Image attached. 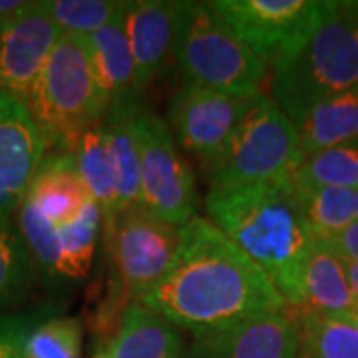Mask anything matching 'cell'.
<instances>
[{
    "instance_id": "cell-1",
    "label": "cell",
    "mask_w": 358,
    "mask_h": 358,
    "mask_svg": "<svg viewBox=\"0 0 358 358\" xmlns=\"http://www.w3.org/2000/svg\"><path fill=\"white\" fill-rule=\"evenodd\" d=\"M141 305L193 336L289 308L267 275L199 215L181 227L178 255Z\"/></svg>"
},
{
    "instance_id": "cell-2",
    "label": "cell",
    "mask_w": 358,
    "mask_h": 358,
    "mask_svg": "<svg viewBox=\"0 0 358 358\" xmlns=\"http://www.w3.org/2000/svg\"><path fill=\"white\" fill-rule=\"evenodd\" d=\"M209 221L227 235L279 291L289 308L305 307V267L315 247L294 183H253L209 189Z\"/></svg>"
},
{
    "instance_id": "cell-3",
    "label": "cell",
    "mask_w": 358,
    "mask_h": 358,
    "mask_svg": "<svg viewBox=\"0 0 358 358\" xmlns=\"http://www.w3.org/2000/svg\"><path fill=\"white\" fill-rule=\"evenodd\" d=\"M268 96L294 126L320 102L358 86V2H338L305 44L271 68Z\"/></svg>"
},
{
    "instance_id": "cell-4",
    "label": "cell",
    "mask_w": 358,
    "mask_h": 358,
    "mask_svg": "<svg viewBox=\"0 0 358 358\" xmlns=\"http://www.w3.org/2000/svg\"><path fill=\"white\" fill-rule=\"evenodd\" d=\"M26 110L48 143V154L72 155L82 136L102 122L108 102L94 74L86 38L60 36Z\"/></svg>"
},
{
    "instance_id": "cell-5",
    "label": "cell",
    "mask_w": 358,
    "mask_h": 358,
    "mask_svg": "<svg viewBox=\"0 0 358 358\" xmlns=\"http://www.w3.org/2000/svg\"><path fill=\"white\" fill-rule=\"evenodd\" d=\"M183 84L255 98L268 78V64L219 16L211 2H181L173 44Z\"/></svg>"
},
{
    "instance_id": "cell-6",
    "label": "cell",
    "mask_w": 358,
    "mask_h": 358,
    "mask_svg": "<svg viewBox=\"0 0 358 358\" xmlns=\"http://www.w3.org/2000/svg\"><path fill=\"white\" fill-rule=\"evenodd\" d=\"M303 159L294 124L268 94L261 92L217 159L207 167V183L209 189L294 183Z\"/></svg>"
},
{
    "instance_id": "cell-7",
    "label": "cell",
    "mask_w": 358,
    "mask_h": 358,
    "mask_svg": "<svg viewBox=\"0 0 358 358\" xmlns=\"http://www.w3.org/2000/svg\"><path fill=\"white\" fill-rule=\"evenodd\" d=\"M181 241V227L150 215L141 207L117 219L114 237L108 243L112 259L110 296L100 310V320L122 317L126 307L141 303L143 296L166 277Z\"/></svg>"
},
{
    "instance_id": "cell-8",
    "label": "cell",
    "mask_w": 358,
    "mask_h": 358,
    "mask_svg": "<svg viewBox=\"0 0 358 358\" xmlns=\"http://www.w3.org/2000/svg\"><path fill=\"white\" fill-rule=\"evenodd\" d=\"M211 4L268 70L293 56L336 8V0H215Z\"/></svg>"
},
{
    "instance_id": "cell-9",
    "label": "cell",
    "mask_w": 358,
    "mask_h": 358,
    "mask_svg": "<svg viewBox=\"0 0 358 358\" xmlns=\"http://www.w3.org/2000/svg\"><path fill=\"white\" fill-rule=\"evenodd\" d=\"M138 138L140 207L169 225L183 227L197 211L193 169L179 154L171 129L159 115L141 110Z\"/></svg>"
},
{
    "instance_id": "cell-10",
    "label": "cell",
    "mask_w": 358,
    "mask_h": 358,
    "mask_svg": "<svg viewBox=\"0 0 358 358\" xmlns=\"http://www.w3.org/2000/svg\"><path fill=\"white\" fill-rule=\"evenodd\" d=\"M255 98H239L217 90L183 84L171 96L167 126L176 143L207 169L217 159Z\"/></svg>"
},
{
    "instance_id": "cell-11",
    "label": "cell",
    "mask_w": 358,
    "mask_h": 358,
    "mask_svg": "<svg viewBox=\"0 0 358 358\" xmlns=\"http://www.w3.org/2000/svg\"><path fill=\"white\" fill-rule=\"evenodd\" d=\"M46 155L48 143L24 103L0 90V227L13 223Z\"/></svg>"
},
{
    "instance_id": "cell-12",
    "label": "cell",
    "mask_w": 358,
    "mask_h": 358,
    "mask_svg": "<svg viewBox=\"0 0 358 358\" xmlns=\"http://www.w3.org/2000/svg\"><path fill=\"white\" fill-rule=\"evenodd\" d=\"M60 36L44 0L28 2L24 13L0 28V90L26 106Z\"/></svg>"
},
{
    "instance_id": "cell-13",
    "label": "cell",
    "mask_w": 358,
    "mask_h": 358,
    "mask_svg": "<svg viewBox=\"0 0 358 358\" xmlns=\"http://www.w3.org/2000/svg\"><path fill=\"white\" fill-rule=\"evenodd\" d=\"M299 324L291 308L197 334L185 358H296Z\"/></svg>"
},
{
    "instance_id": "cell-14",
    "label": "cell",
    "mask_w": 358,
    "mask_h": 358,
    "mask_svg": "<svg viewBox=\"0 0 358 358\" xmlns=\"http://www.w3.org/2000/svg\"><path fill=\"white\" fill-rule=\"evenodd\" d=\"M181 2L134 0L126 2L124 28L136 66V90L145 92L162 76L173 56Z\"/></svg>"
},
{
    "instance_id": "cell-15",
    "label": "cell",
    "mask_w": 358,
    "mask_h": 358,
    "mask_svg": "<svg viewBox=\"0 0 358 358\" xmlns=\"http://www.w3.org/2000/svg\"><path fill=\"white\" fill-rule=\"evenodd\" d=\"M24 199L34 205L40 215L56 229L74 221L94 201L80 178L76 159L70 154L46 155Z\"/></svg>"
},
{
    "instance_id": "cell-16",
    "label": "cell",
    "mask_w": 358,
    "mask_h": 358,
    "mask_svg": "<svg viewBox=\"0 0 358 358\" xmlns=\"http://www.w3.org/2000/svg\"><path fill=\"white\" fill-rule=\"evenodd\" d=\"M86 42L94 74L108 108L138 102L140 94L136 90V66L124 28V13L88 36Z\"/></svg>"
},
{
    "instance_id": "cell-17",
    "label": "cell",
    "mask_w": 358,
    "mask_h": 358,
    "mask_svg": "<svg viewBox=\"0 0 358 358\" xmlns=\"http://www.w3.org/2000/svg\"><path fill=\"white\" fill-rule=\"evenodd\" d=\"M179 331L157 313L134 303L120 317L103 358H181Z\"/></svg>"
},
{
    "instance_id": "cell-18",
    "label": "cell",
    "mask_w": 358,
    "mask_h": 358,
    "mask_svg": "<svg viewBox=\"0 0 358 358\" xmlns=\"http://www.w3.org/2000/svg\"><path fill=\"white\" fill-rule=\"evenodd\" d=\"M140 102H134L108 108L102 120L122 215L140 207Z\"/></svg>"
},
{
    "instance_id": "cell-19",
    "label": "cell",
    "mask_w": 358,
    "mask_h": 358,
    "mask_svg": "<svg viewBox=\"0 0 358 358\" xmlns=\"http://www.w3.org/2000/svg\"><path fill=\"white\" fill-rule=\"evenodd\" d=\"M72 155L76 159V167L86 189L102 211V231L108 247L114 237L117 219L122 217V209L115 189L114 167L110 159L103 122H98L82 136Z\"/></svg>"
},
{
    "instance_id": "cell-20",
    "label": "cell",
    "mask_w": 358,
    "mask_h": 358,
    "mask_svg": "<svg viewBox=\"0 0 358 358\" xmlns=\"http://www.w3.org/2000/svg\"><path fill=\"white\" fill-rule=\"evenodd\" d=\"M294 128L303 157L358 140V86L315 106Z\"/></svg>"
},
{
    "instance_id": "cell-21",
    "label": "cell",
    "mask_w": 358,
    "mask_h": 358,
    "mask_svg": "<svg viewBox=\"0 0 358 358\" xmlns=\"http://www.w3.org/2000/svg\"><path fill=\"white\" fill-rule=\"evenodd\" d=\"M305 307L322 315H348L358 308L343 261L315 239L305 267ZM301 310V308H299Z\"/></svg>"
},
{
    "instance_id": "cell-22",
    "label": "cell",
    "mask_w": 358,
    "mask_h": 358,
    "mask_svg": "<svg viewBox=\"0 0 358 358\" xmlns=\"http://www.w3.org/2000/svg\"><path fill=\"white\" fill-rule=\"evenodd\" d=\"M296 358H358V327L345 315H322L301 308Z\"/></svg>"
},
{
    "instance_id": "cell-23",
    "label": "cell",
    "mask_w": 358,
    "mask_h": 358,
    "mask_svg": "<svg viewBox=\"0 0 358 358\" xmlns=\"http://www.w3.org/2000/svg\"><path fill=\"white\" fill-rule=\"evenodd\" d=\"M294 197L315 239H329L358 221V189L294 187Z\"/></svg>"
},
{
    "instance_id": "cell-24",
    "label": "cell",
    "mask_w": 358,
    "mask_h": 358,
    "mask_svg": "<svg viewBox=\"0 0 358 358\" xmlns=\"http://www.w3.org/2000/svg\"><path fill=\"white\" fill-rule=\"evenodd\" d=\"M56 233L60 247V285L86 279L102 233V211L98 203L92 201L74 221L58 227Z\"/></svg>"
},
{
    "instance_id": "cell-25",
    "label": "cell",
    "mask_w": 358,
    "mask_h": 358,
    "mask_svg": "<svg viewBox=\"0 0 358 358\" xmlns=\"http://www.w3.org/2000/svg\"><path fill=\"white\" fill-rule=\"evenodd\" d=\"M294 187L358 189V140L305 157L296 171Z\"/></svg>"
},
{
    "instance_id": "cell-26",
    "label": "cell",
    "mask_w": 358,
    "mask_h": 358,
    "mask_svg": "<svg viewBox=\"0 0 358 358\" xmlns=\"http://www.w3.org/2000/svg\"><path fill=\"white\" fill-rule=\"evenodd\" d=\"M36 271L18 229L0 227V315L4 308L18 305L32 289Z\"/></svg>"
},
{
    "instance_id": "cell-27",
    "label": "cell",
    "mask_w": 358,
    "mask_h": 358,
    "mask_svg": "<svg viewBox=\"0 0 358 358\" xmlns=\"http://www.w3.org/2000/svg\"><path fill=\"white\" fill-rule=\"evenodd\" d=\"M44 6L62 34L88 38L124 13L120 0H44Z\"/></svg>"
},
{
    "instance_id": "cell-28",
    "label": "cell",
    "mask_w": 358,
    "mask_h": 358,
    "mask_svg": "<svg viewBox=\"0 0 358 358\" xmlns=\"http://www.w3.org/2000/svg\"><path fill=\"white\" fill-rule=\"evenodd\" d=\"M82 320L58 315L32 331L26 343L24 358H82Z\"/></svg>"
},
{
    "instance_id": "cell-29",
    "label": "cell",
    "mask_w": 358,
    "mask_h": 358,
    "mask_svg": "<svg viewBox=\"0 0 358 358\" xmlns=\"http://www.w3.org/2000/svg\"><path fill=\"white\" fill-rule=\"evenodd\" d=\"M62 310L58 303H44L22 313L0 315V358H24L26 343L32 331L44 320L58 317Z\"/></svg>"
},
{
    "instance_id": "cell-30",
    "label": "cell",
    "mask_w": 358,
    "mask_h": 358,
    "mask_svg": "<svg viewBox=\"0 0 358 358\" xmlns=\"http://www.w3.org/2000/svg\"><path fill=\"white\" fill-rule=\"evenodd\" d=\"M317 241H320L329 251H333L338 259L358 261V221L350 223L346 229L329 239H317Z\"/></svg>"
},
{
    "instance_id": "cell-31",
    "label": "cell",
    "mask_w": 358,
    "mask_h": 358,
    "mask_svg": "<svg viewBox=\"0 0 358 358\" xmlns=\"http://www.w3.org/2000/svg\"><path fill=\"white\" fill-rule=\"evenodd\" d=\"M28 6V0H0V28L10 24Z\"/></svg>"
},
{
    "instance_id": "cell-32",
    "label": "cell",
    "mask_w": 358,
    "mask_h": 358,
    "mask_svg": "<svg viewBox=\"0 0 358 358\" xmlns=\"http://www.w3.org/2000/svg\"><path fill=\"white\" fill-rule=\"evenodd\" d=\"M343 261V267H345L346 279H348V285H350V291H352V296L357 301L358 305V261Z\"/></svg>"
},
{
    "instance_id": "cell-33",
    "label": "cell",
    "mask_w": 358,
    "mask_h": 358,
    "mask_svg": "<svg viewBox=\"0 0 358 358\" xmlns=\"http://www.w3.org/2000/svg\"><path fill=\"white\" fill-rule=\"evenodd\" d=\"M345 317H348V319L352 320V322L358 327V308H355L352 313H348V315H345Z\"/></svg>"
},
{
    "instance_id": "cell-34",
    "label": "cell",
    "mask_w": 358,
    "mask_h": 358,
    "mask_svg": "<svg viewBox=\"0 0 358 358\" xmlns=\"http://www.w3.org/2000/svg\"><path fill=\"white\" fill-rule=\"evenodd\" d=\"M94 358H103V355H96V357Z\"/></svg>"
}]
</instances>
